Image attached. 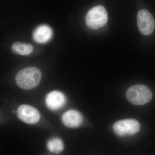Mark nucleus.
Listing matches in <instances>:
<instances>
[{"label": "nucleus", "mask_w": 155, "mask_h": 155, "mask_svg": "<svg viewBox=\"0 0 155 155\" xmlns=\"http://www.w3.org/2000/svg\"><path fill=\"white\" fill-rule=\"evenodd\" d=\"M41 77L39 69L35 67H28L19 71L16 75L15 80L20 88L29 90L38 85Z\"/></svg>", "instance_id": "nucleus-1"}, {"label": "nucleus", "mask_w": 155, "mask_h": 155, "mask_svg": "<svg viewBox=\"0 0 155 155\" xmlns=\"http://www.w3.org/2000/svg\"><path fill=\"white\" fill-rule=\"evenodd\" d=\"M127 100L131 104L137 106L143 105L152 98V92L147 87L136 84L129 87L126 93Z\"/></svg>", "instance_id": "nucleus-2"}, {"label": "nucleus", "mask_w": 155, "mask_h": 155, "mask_svg": "<svg viewBox=\"0 0 155 155\" xmlns=\"http://www.w3.org/2000/svg\"><path fill=\"white\" fill-rule=\"evenodd\" d=\"M107 19V13L105 8L103 6H97L88 11L85 21L89 28L96 30L105 25Z\"/></svg>", "instance_id": "nucleus-3"}, {"label": "nucleus", "mask_w": 155, "mask_h": 155, "mask_svg": "<svg viewBox=\"0 0 155 155\" xmlns=\"http://www.w3.org/2000/svg\"><path fill=\"white\" fill-rule=\"evenodd\" d=\"M140 128L139 122L134 119H125L117 121L113 126L116 135L122 137L134 135L138 133Z\"/></svg>", "instance_id": "nucleus-4"}, {"label": "nucleus", "mask_w": 155, "mask_h": 155, "mask_svg": "<svg viewBox=\"0 0 155 155\" xmlns=\"http://www.w3.org/2000/svg\"><path fill=\"white\" fill-rule=\"evenodd\" d=\"M137 19L139 30L142 34L148 35L153 33L155 28V20L149 12L140 10L137 14Z\"/></svg>", "instance_id": "nucleus-5"}, {"label": "nucleus", "mask_w": 155, "mask_h": 155, "mask_svg": "<svg viewBox=\"0 0 155 155\" xmlns=\"http://www.w3.org/2000/svg\"><path fill=\"white\" fill-rule=\"evenodd\" d=\"M18 118L27 124H36L40 119V114L35 108L28 105H22L17 109Z\"/></svg>", "instance_id": "nucleus-6"}, {"label": "nucleus", "mask_w": 155, "mask_h": 155, "mask_svg": "<svg viewBox=\"0 0 155 155\" xmlns=\"http://www.w3.org/2000/svg\"><path fill=\"white\" fill-rule=\"evenodd\" d=\"M45 101L48 108L51 110L55 111L61 109L64 105L66 99L61 92L53 91L47 95Z\"/></svg>", "instance_id": "nucleus-7"}, {"label": "nucleus", "mask_w": 155, "mask_h": 155, "mask_svg": "<svg viewBox=\"0 0 155 155\" xmlns=\"http://www.w3.org/2000/svg\"><path fill=\"white\" fill-rule=\"evenodd\" d=\"M83 119V116L79 112L73 110L67 111L62 117L63 124L69 128L79 127L82 124Z\"/></svg>", "instance_id": "nucleus-8"}, {"label": "nucleus", "mask_w": 155, "mask_h": 155, "mask_svg": "<svg viewBox=\"0 0 155 155\" xmlns=\"http://www.w3.org/2000/svg\"><path fill=\"white\" fill-rule=\"evenodd\" d=\"M53 31L48 25H42L37 27L33 33V38L38 43L44 44L51 38Z\"/></svg>", "instance_id": "nucleus-9"}, {"label": "nucleus", "mask_w": 155, "mask_h": 155, "mask_svg": "<svg viewBox=\"0 0 155 155\" xmlns=\"http://www.w3.org/2000/svg\"><path fill=\"white\" fill-rule=\"evenodd\" d=\"M12 51L14 54L20 55H28L33 51V47L31 45L17 42L12 46Z\"/></svg>", "instance_id": "nucleus-10"}, {"label": "nucleus", "mask_w": 155, "mask_h": 155, "mask_svg": "<svg viewBox=\"0 0 155 155\" xmlns=\"http://www.w3.org/2000/svg\"><path fill=\"white\" fill-rule=\"evenodd\" d=\"M47 147L51 152L59 154L64 150V146L61 139L59 138H54L48 141Z\"/></svg>", "instance_id": "nucleus-11"}]
</instances>
